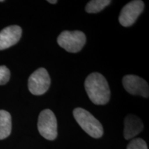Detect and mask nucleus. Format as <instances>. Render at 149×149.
<instances>
[{"label":"nucleus","instance_id":"nucleus-1","mask_svg":"<svg viewBox=\"0 0 149 149\" xmlns=\"http://www.w3.org/2000/svg\"><path fill=\"white\" fill-rule=\"evenodd\" d=\"M85 90L89 99L96 105H104L109 102L111 91L106 78L99 72L89 74L84 82Z\"/></svg>","mask_w":149,"mask_h":149},{"label":"nucleus","instance_id":"nucleus-2","mask_svg":"<svg viewBox=\"0 0 149 149\" xmlns=\"http://www.w3.org/2000/svg\"><path fill=\"white\" fill-rule=\"evenodd\" d=\"M73 116L80 127L93 138H100L103 135L102 124L88 111L76 108L73 111Z\"/></svg>","mask_w":149,"mask_h":149},{"label":"nucleus","instance_id":"nucleus-3","mask_svg":"<svg viewBox=\"0 0 149 149\" xmlns=\"http://www.w3.org/2000/svg\"><path fill=\"white\" fill-rule=\"evenodd\" d=\"M86 42L85 34L79 31H64L57 37V44L67 52L72 53L81 51Z\"/></svg>","mask_w":149,"mask_h":149},{"label":"nucleus","instance_id":"nucleus-4","mask_svg":"<svg viewBox=\"0 0 149 149\" xmlns=\"http://www.w3.org/2000/svg\"><path fill=\"white\" fill-rule=\"evenodd\" d=\"M37 128L40 135L48 140H54L57 136V119L50 109L42 111L39 115Z\"/></svg>","mask_w":149,"mask_h":149},{"label":"nucleus","instance_id":"nucleus-5","mask_svg":"<svg viewBox=\"0 0 149 149\" xmlns=\"http://www.w3.org/2000/svg\"><path fill=\"white\" fill-rule=\"evenodd\" d=\"M51 77L45 68H40L31 74L29 79V91L35 95H42L49 88Z\"/></svg>","mask_w":149,"mask_h":149},{"label":"nucleus","instance_id":"nucleus-6","mask_svg":"<svg viewBox=\"0 0 149 149\" xmlns=\"http://www.w3.org/2000/svg\"><path fill=\"white\" fill-rule=\"evenodd\" d=\"M144 3L141 0H134L130 1L123 7L121 10L119 22L124 27H129L133 25L138 17L143 12Z\"/></svg>","mask_w":149,"mask_h":149},{"label":"nucleus","instance_id":"nucleus-7","mask_svg":"<svg viewBox=\"0 0 149 149\" xmlns=\"http://www.w3.org/2000/svg\"><path fill=\"white\" fill-rule=\"evenodd\" d=\"M123 86L128 93L148 98L149 87L146 80L134 74H127L122 79Z\"/></svg>","mask_w":149,"mask_h":149},{"label":"nucleus","instance_id":"nucleus-8","mask_svg":"<svg viewBox=\"0 0 149 149\" xmlns=\"http://www.w3.org/2000/svg\"><path fill=\"white\" fill-rule=\"evenodd\" d=\"M22 30L17 25L9 26L0 31V51L16 44L22 37Z\"/></svg>","mask_w":149,"mask_h":149},{"label":"nucleus","instance_id":"nucleus-9","mask_svg":"<svg viewBox=\"0 0 149 149\" xmlns=\"http://www.w3.org/2000/svg\"><path fill=\"white\" fill-rule=\"evenodd\" d=\"M143 123L138 117L130 114L124 120V136L126 139H130L135 137L142 131Z\"/></svg>","mask_w":149,"mask_h":149},{"label":"nucleus","instance_id":"nucleus-10","mask_svg":"<svg viewBox=\"0 0 149 149\" xmlns=\"http://www.w3.org/2000/svg\"><path fill=\"white\" fill-rule=\"evenodd\" d=\"M12 130V119L8 112L0 110V140L10 135Z\"/></svg>","mask_w":149,"mask_h":149},{"label":"nucleus","instance_id":"nucleus-11","mask_svg":"<svg viewBox=\"0 0 149 149\" xmlns=\"http://www.w3.org/2000/svg\"><path fill=\"white\" fill-rule=\"evenodd\" d=\"M111 3L110 0H92L86 6L85 10L88 13H97L104 10Z\"/></svg>","mask_w":149,"mask_h":149},{"label":"nucleus","instance_id":"nucleus-12","mask_svg":"<svg viewBox=\"0 0 149 149\" xmlns=\"http://www.w3.org/2000/svg\"><path fill=\"white\" fill-rule=\"evenodd\" d=\"M126 149H148V146L144 139L135 138L130 141Z\"/></svg>","mask_w":149,"mask_h":149},{"label":"nucleus","instance_id":"nucleus-13","mask_svg":"<svg viewBox=\"0 0 149 149\" xmlns=\"http://www.w3.org/2000/svg\"><path fill=\"white\" fill-rule=\"evenodd\" d=\"M10 70L6 66H0V85H4L10 79Z\"/></svg>","mask_w":149,"mask_h":149},{"label":"nucleus","instance_id":"nucleus-14","mask_svg":"<svg viewBox=\"0 0 149 149\" xmlns=\"http://www.w3.org/2000/svg\"><path fill=\"white\" fill-rule=\"evenodd\" d=\"M48 2L50 3H52V4H55V3H57V0H55V1H53V0H48Z\"/></svg>","mask_w":149,"mask_h":149},{"label":"nucleus","instance_id":"nucleus-15","mask_svg":"<svg viewBox=\"0 0 149 149\" xmlns=\"http://www.w3.org/2000/svg\"><path fill=\"white\" fill-rule=\"evenodd\" d=\"M3 0H0V2H3Z\"/></svg>","mask_w":149,"mask_h":149}]
</instances>
